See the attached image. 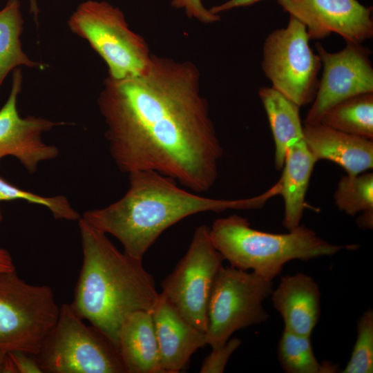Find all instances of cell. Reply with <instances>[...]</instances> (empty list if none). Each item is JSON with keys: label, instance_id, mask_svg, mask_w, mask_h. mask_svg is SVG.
Returning a JSON list of instances; mask_svg holds the SVG:
<instances>
[{"label": "cell", "instance_id": "6da1fadb", "mask_svg": "<svg viewBox=\"0 0 373 373\" xmlns=\"http://www.w3.org/2000/svg\"><path fill=\"white\" fill-rule=\"evenodd\" d=\"M104 85L97 104L119 171H155L195 193L213 186L223 151L195 65L152 55L144 73Z\"/></svg>", "mask_w": 373, "mask_h": 373}, {"label": "cell", "instance_id": "7a4b0ae2", "mask_svg": "<svg viewBox=\"0 0 373 373\" xmlns=\"http://www.w3.org/2000/svg\"><path fill=\"white\" fill-rule=\"evenodd\" d=\"M128 180V189L119 200L86 211L82 217L94 228L116 238L124 253L141 260L163 231L186 217L208 211L259 209L279 193L275 184L251 198H210L187 191L173 179L151 170L129 173Z\"/></svg>", "mask_w": 373, "mask_h": 373}, {"label": "cell", "instance_id": "3957f363", "mask_svg": "<svg viewBox=\"0 0 373 373\" xmlns=\"http://www.w3.org/2000/svg\"><path fill=\"white\" fill-rule=\"evenodd\" d=\"M83 260L72 309L117 345L119 330L137 311H152L159 296L142 260L119 251L106 234L78 220Z\"/></svg>", "mask_w": 373, "mask_h": 373}, {"label": "cell", "instance_id": "277c9868", "mask_svg": "<svg viewBox=\"0 0 373 373\" xmlns=\"http://www.w3.org/2000/svg\"><path fill=\"white\" fill-rule=\"evenodd\" d=\"M209 233L214 247L231 266L269 280L291 260L331 256L350 247L331 244L305 226L299 225L286 233L256 230L247 218L238 215L216 219Z\"/></svg>", "mask_w": 373, "mask_h": 373}, {"label": "cell", "instance_id": "5b68a950", "mask_svg": "<svg viewBox=\"0 0 373 373\" xmlns=\"http://www.w3.org/2000/svg\"><path fill=\"white\" fill-rule=\"evenodd\" d=\"M84 321L70 304L60 305L55 325L34 356L43 372L126 373L117 345Z\"/></svg>", "mask_w": 373, "mask_h": 373}, {"label": "cell", "instance_id": "8992f818", "mask_svg": "<svg viewBox=\"0 0 373 373\" xmlns=\"http://www.w3.org/2000/svg\"><path fill=\"white\" fill-rule=\"evenodd\" d=\"M68 25L104 59L108 77H133L148 69L152 57L149 46L128 28L119 8L106 1H86L77 7Z\"/></svg>", "mask_w": 373, "mask_h": 373}, {"label": "cell", "instance_id": "52a82bcc", "mask_svg": "<svg viewBox=\"0 0 373 373\" xmlns=\"http://www.w3.org/2000/svg\"><path fill=\"white\" fill-rule=\"evenodd\" d=\"M59 310L50 286L28 283L16 269L0 273V350L36 355Z\"/></svg>", "mask_w": 373, "mask_h": 373}, {"label": "cell", "instance_id": "ba28073f", "mask_svg": "<svg viewBox=\"0 0 373 373\" xmlns=\"http://www.w3.org/2000/svg\"><path fill=\"white\" fill-rule=\"evenodd\" d=\"M273 289V280L251 271L222 266L209 297L207 344L212 350L220 348L235 332L267 321L263 303Z\"/></svg>", "mask_w": 373, "mask_h": 373}, {"label": "cell", "instance_id": "9c48e42d", "mask_svg": "<svg viewBox=\"0 0 373 373\" xmlns=\"http://www.w3.org/2000/svg\"><path fill=\"white\" fill-rule=\"evenodd\" d=\"M305 26L289 16L285 28L272 31L263 46L262 68L271 86L298 106L313 102L321 59L309 46Z\"/></svg>", "mask_w": 373, "mask_h": 373}, {"label": "cell", "instance_id": "30bf717a", "mask_svg": "<svg viewBox=\"0 0 373 373\" xmlns=\"http://www.w3.org/2000/svg\"><path fill=\"white\" fill-rule=\"evenodd\" d=\"M224 258L214 247L209 227L195 228L191 244L173 271L162 283L160 293L191 325L208 328V305Z\"/></svg>", "mask_w": 373, "mask_h": 373}, {"label": "cell", "instance_id": "8fae6325", "mask_svg": "<svg viewBox=\"0 0 373 373\" xmlns=\"http://www.w3.org/2000/svg\"><path fill=\"white\" fill-rule=\"evenodd\" d=\"M323 73L304 125L320 123L332 107L353 96L373 92L371 50L359 43L346 42L340 51L330 52L316 45Z\"/></svg>", "mask_w": 373, "mask_h": 373}, {"label": "cell", "instance_id": "7c38bea8", "mask_svg": "<svg viewBox=\"0 0 373 373\" xmlns=\"http://www.w3.org/2000/svg\"><path fill=\"white\" fill-rule=\"evenodd\" d=\"M21 86V70L17 68L10 95L0 109V160L15 157L30 174H34L41 162L54 160L59 154L57 146L44 142L43 134L64 123L35 116L20 117L17 99Z\"/></svg>", "mask_w": 373, "mask_h": 373}, {"label": "cell", "instance_id": "4fadbf2b", "mask_svg": "<svg viewBox=\"0 0 373 373\" xmlns=\"http://www.w3.org/2000/svg\"><path fill=\"white\" fill-rule=\"evenodd\" d=\"M300 21L310 39H322L332 33L345 41L361 44L373 36L372 8L357 0H276Z\"/></svg>", "mask_w": 373, "mask_h": 373}, {"label": "cell", "instance_id": "5bb4252c", "mask_svg": "<svg viewBox=\"0 0 373 373\" xmlns=\"http://www.w3.org/2000/svg\"><path fill=\"white\" fill-rule=\"evenodd\" d=\"M163 373H178L207 344L206 333L186 321L161 294L152 309Z\"/></svg>", "mask_w": 373, "mask_h": 373}, {"label": "cell", "instance_id": "9a60e30c", "mask_svg": "<svg viewBox=\"0 0 373 373\" xmlns=\"http://www.w3.org/2000/svg\"><path fill=\"white\" fill-rule=\"evenodd\" d=\"M304 140L316 162L329 160L341 166L348 175L373 167V141L344 133L321 123L303 126Z\"/></svg>", "mask_w": 373, "mask_h": 373}, {"label": "cell", "instance_id": "2e32d148", "mask_svg": "<svg viewBox=\"0 0 373 373\" xmlns=\"http://www.w3.org/2000/svg\"><path fill=\"white\" fill-rule=\"evenodd\" d=\"M321 293L317 283L303 273L283 277L270 296L284 323V329L309 336L321 316Z\"/></svg>", "mask_w": 373, "mask_h": 373}, {"label": "cell", "instance_id": "e0dca14e", "mask_svg": "<svg viewBox=\"0 0 373 373\" xmlns=\"http://www.w3.org/2000/svg\"><path fill=\"white\" fill-rule=\"evenodd\" d=\"M117 347L126 373H163L152 311H137L123 323Z\"/></svg>", "mask_w": 373, "mask_h": 373}, {"label": "cell", "instance_id": "ac0fdd59", "mask_svg": "<svg viewBox=\"0 0 373 373\" xmlns=\"http://www.w3.org/2000/svg\"><path fill=\"white\" fill-rule=\"evenodd\" d=\"M316 160L304 139L291 144L286 152L283 173L278 180L284 200L283 226L291 231L300 225L305 195Z\"/></svg>", "mask_w": 373, "mask_h": 373}, {"label": "cell", "instance_id": "d6986e66", "mask_svg": "<svg viewBox=\"0 0 373 373\" xmlns=\"http://www.w3.org/2000/svg\"><path fill=\"white\" fill-rule=\"evenodd\" d=\"M258 95L274 140L275 166L277 170H280L288 147L294 142L304 139L300 106L272 87L260 88Z\"/></svg>", "mask_w": 373, "mask_h": 373}, {"label": "cell", "instance_id": "ffe728a7", "mask_svg": "<svg viewBox=\"0 0 373 373\" xmlns=\"http://www.w3.org/2000/svg\"><path fill=\"white\" fill-rule=\"evenodd\" d=\"M23 24L19 1L8 0L0 10V86L7 75L19 66H42L22 50L20 37Z\"/></svg>", "mask_w": 373, "mask_h": 373}, {"label": "cell", "instance_id": "44dd1931", "mask_svg": "<svg viewBox=\"0 0 373 373\" xmlns=\"http://www.w3.org/2000/svg\"><path fill=\"white\" fill-rule=\"evenodd\" d=\"M320 123L349 134L373 140V92L345 99L328 110Z\"/></svg>", "mask_w": 373, "mask_h": 373}, {"label": "cell", "instance_id": "7402d4cb", "mask_svg": "<svg viewBox=\"0 0 373 373\" xmlns=\"http://www.w3.org/2000/svg\"><path fill=\"white\" fill-rule=\"evenodd\" d=\"M311 336L283 330L277 345V358L286 373H334L336 365L329 361L320 363L316 358Z\"/></svg>", "mask_w": 373, "mask_h": 373}, {"label": "cell", "instance_id": "603a6c76", "mask_svg": "<svg viewBox=\"0 0 373 373\" xmlns=\"http://www.w3.org/2000/svg\"><path fill=\"white\" fill-rule=\"evenodd\" d=\"M335 204L350 216L373 212V174L343 176L334 194Z\"/></svg>", "mask_w": 373, "mask_h": 373}, {"label": "cell", "instance_id": "cb8c5ba5", "mask_svg": "<svg viewBox=\"0 0 373 373\" xmlns=\"http://www.w3.org/2000/svg\"><path fill=\"white\" fill-rule=\"evenodd\" d=\"M22 200L48 209L55 219L76 221L81 218L68 199L64 195L42 196L20 189L0 177V201ZM0 218L3 216L0 212Z\"/></svg>", "mask_w": 373, "mask_h": 373}, {"label": "cell", "instance_id": "d4e9b609", "mask_svg": "<svg viewBox=\"0 0 373 373\" xmlns=\"http://www.w3.org/2000/svg\"><path fill=\"white\" fill-rule=\"evenodd\" d=\"M373 372V310L367 309L357 322V335L343 373Z\"/></svg>", "mask_w": 373, "mask_h": 373}, {"label": "cell", "instance_id": "484cf974", "mask_svg": "<svg viewBox=\"0 0 373 373\" xmlns=\"http://www.w3.org/2000/svg\"><path fill=\"white\" fill-rule=\"evenodd\" d=\"M241 341L231 338L220 348L212 352L204 360L200 369V373H222L224 372L229 358L240 345Z\"/></svg>", "mask_w": 373, "mask_h": 373}, {"label": "cell", "instance_id": "4316f807", "mask_svg": "<svg viewBox=\"0 0 373 373\" xmlns=\"http://www.w3.org/2000/svg\"><path fill=\"white\" fill-rule=\"evenodd\" d=\"M171 4L175 9L182 10L189 18L203 23H213L220 20V15L207 10L202 0H171Z\"/></svg>", "mask_w": 373, "mask_h": 373}, {"label": "cell", "instance_id": "83f0119b", "mask_svg": "<svg viewBox=\"0 0 373 373\" xmlns=\"http://www.w3.org/2000/svg\"><path fill=\"white\" fill-rule=\"evenodd\" d=\"M18 373H44L33 355L21 351L8 352Z\"/></svg>", "mask_w": 373, "mask_h": 373}, {"label": "cell", "instance_id": "f1b7e54d", "mask_svg": "<svg viewBox=\"0 0 373 373\" xmlns=\"http://www.w3.org/2000/svg\"><path fill=\"white\" fill-rule=\"evenodd\" d=\"M260 1L262 0H229L221 4L213 6L209 10L213 14L218 15L220 12L236 8L249 6Z\"/></svg>", "mask_w": 373, "mask_h": 373}, {"label": "cell", "instance_id": "f546056e", "mask_svg": "<svg viewBox=\"0 0 373 373\" xmlns=\"http://www.w3.org/2000/svg\"><path fill=\"white\" fill-rule=\"evenodd\" d=\"M13 258L10 252L0 247V273L15 270Z\"/></svg>", "mask_w": 373, "mask_h": 373}, {"label": "cell", "instance_id": "4dcf8cb0", "mask_svg": "<svg viewBox=\"0 0 373 373\" xmlns=\"http://www.w3.org/2000/svg\"><path fill=\"white\" fill-rule=\"evenodd\" d=\"M7 352L0 350V373H2L3 367L7 356Z\"/></svg>", "mask_w": 373, "mask_h": 373}, {"label": "cell", "instance_id": "1f68e13d", "mask_svg": "<svg viewBox=\"0 0 373 373\" xmlns=\"http://www.w3.org/2000/svg\"><path fill=\"white\" fill-rule=\"evenodd\" d=\"M30 8L31 12L34 13L35 18L37 19V15H38V8L37 6V2L36 0H30Z\"/></svg>", "mask_w": 373, "mask_h": 373}, {"label": "cell", "instance_id": "d6a6232c", "mask_svg": "<svg viewBox=\"0 0 373 373\" xmlns=\"http://www.w3.org/2000/svg\"><path fill=\"white\" fill-rule=\"evenodd\" d=\"M2 220H3V218H0V222L2 221Z\"/></svg>", "mask_w": 373, "mask_h": 373}]
</instances>
